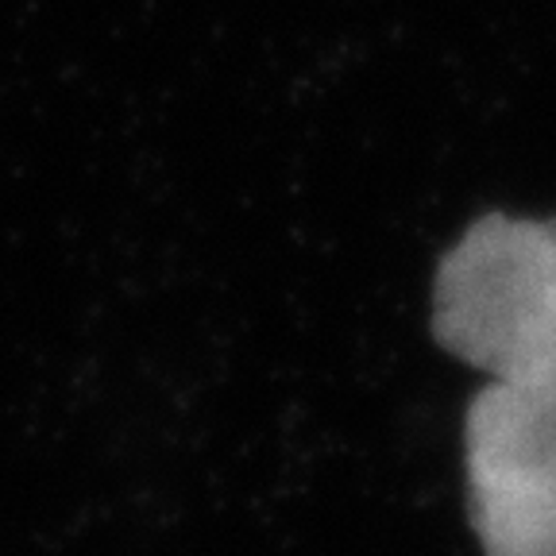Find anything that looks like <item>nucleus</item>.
<instances>
[{
	"instance_id": "f257e3e1",
	"label": "nucleus",
	"mask_w": 556,
	"mask_h": 556,
	"mask_svg": "<svg viewBox=\"0 0 556 556\" xmlns=\"http://www.w3.org/2000/svg\"><path fill=\"white\" fill-rule=\"evenodd\" d=\"M433 337L498 382L556 379V220H476L437 270Z\"/></svg>"
},
{
	"instance_id": "f03ea898",
	"label": "nucleus",
	"mask_w": 556,
	"mask_h": 556,
	"mask_svg": "<svg viewBox=\"0 0 556 556\" xmlns=\"http://www.w3.org/2000/svg\"><path fill=\"white\" fill-rule=\"evenodd\" d=\"M471 521L486 556H556V379H491L464 421Z\"/></svg>"
}]
</instances>
